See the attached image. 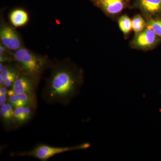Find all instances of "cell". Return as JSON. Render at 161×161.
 Here are the masks:
<instances>
[{
    "label": "cell",
    "mask_w": 161,
    "mask_h": 161,
    "mask_svg": "<svg viewBox=\"0 0 161 161\" xmlns=\"http://www.w3.org/2000/svg\"><path fill=\"white\" fill-rule=\"evenodd\" d=\"M51 69L42 98L48 104L68 105L80 92L83 81L82 72L69 60L53 64Z\"/></svg>",
    "instance_id": "6da1fadb"
},
{
    "label": "cell",
    "mask_w": 161,
    "mask_h": 161,
    "mask_svg": "<svg viewBox=\"0 0 161 161\" xmlns=\"http://www.w3.org/2000/svg\"><path fill=\"white\" fill-rule=\"evenodd\" d=\"M14 58L22 74L39 78L53 64L46 56L38 54L24 46L14 52Z\"/></svg>",
    "instance_id": "7a4b0ae2"
},
{
    "label": "cell",
    "mask_w": 161,
    "mask_h": 161,
    "mask_svg": "<svg viewBox=\"0 0 161 161\" xmlns=\"http://www.w3.org/2000/svg\"><path fill=\"white\" fill-rule=\"evenodd\" d=\"M91 145L89 143H84L77 146L65 147H55L46 144H41L38 145L29 151L19 152L14 154L13 155L32 157L41 161H46L57 154L68 151L87 149Z\"/></svg>",
    "instance_id": "3957f363"
},
{
    "label": "cell",
    "mask_w": 161,
    "mask_h": 161,
    "mask_svg": "<svg viewBox=\"0 0 161 161\" xmlns=\"http://www.w3.org/2000/svg\"><path fill=\"white\" fill-rule=\"evenodd\" d=\"M0 42L13 52L23 47L22 37L16 28L3 20L0 25Z\"/></svg>",
    "instance_id": "277c9868"
},
{
    "label": "cell",
    "mask_w": 161,
    "mask_h": 161,
    "mask_svg": "<svg viewBox=\"0 0 161 161\" xmlns=\"http://www.w3.org/2000/svg\"><path fill=\"white\" fill-rule=\"evenodd\" d=\"M40 78L22 74L11 87L14 94H36Z\"/></svg>",
    "instance_id": "5b68a950"
},
{
    "label": "cell",
    "mask_w": 161,
    "mask_h": 161,
    "mask_svg": "<svg viewBox=\"0 0 161 161\" xmlns=\"http://www.w3.org/2000/svg\"><path fill=\"white\" fill-rule=\"evenodd\" d=\"M157 41V36L153 30L147 26L142 31L135 36L133 43L141 49H148L154 46Z\"/></svg>",
    "instance_id": "8992f818"
},
{
    "label": "cell",
    "mask_w": 161,
    "mask_h": 161,
    "mask_svg": "<svg viewBox=\"0 0 161 161\" xmlns=\"http://www.w3.org/2000/svg\"><path fill=\"white\" fill-rule=\"evenodd\" d=\"M8 102L14 108L19 107H31L36 109L37 107L36 94H13L8 96Z\"/></svg>",
    "instance_id": "52a82bcc"
},
{
    "label": "cell",
    "mask_w": 161,
    "mask_h": 161,
    "mask_svg": "<svg viewBox=\"0 0 161 161\" xmlns=\"http://www.w3.org/2000/svg\"><path fill=\"white\" fill-rule=\"evenodd\" d=\"M14 112V108L8 102L1 107L0 117L2 125L5 131L17 129Z\"/></svg>",
    "instance_id": "ba28073f"
},
{
    "label": "cell",
    "mask_w": 161,
    "mask_h": 161,
    "mask_svg": "<svg viewBox=\"0 0 161 161\" xmlns=\"http://www.w3.org/2000/svg\"><path fill=\"white\" fill-rule=\"evenodd\" d=\"M22 74L19 67L14 61L7 64L4 70L0 73L4 79L3 85L7 88H11Z\"/></svg>",
    "instance_id": "9c48e42d"
},
{
    "label": "cell",
    "mask_w": 161,
    "mask_h": 161,
    "mask_svg": "<svg viewBox=\"0 0 161 161\" xmlns=\"http://www.w3.org/2000/svg\"><path fill=\"white\" fill-rule=\"evenodd\" d=\"M9 20L10 24L15 28L26 26L29 21L28 12L22 8L13 9L9 14Z\"/></svg>",
    "instance_id": "30bf717a"
},
{
    "label": "cell",
    "mask_w": 161,
    "mask_h": 161,
    "mask_svg": "<svg viewBox=\"0 0 161 161\" xmlns=\"http://www.w3.org/2000/svg\"><path fill=\"white\" fill-rule=\"evenodd\" d=\"M36 108L31 107H19L14 108V117L16 128L23 126L31 120Z\"/></svg>",
    "instance_id": "8fae6325"
},
{
    "label": "cell",
    "mask_w": 161,
    "mask_h": 161,
    "mask_svg": "<svg viewBox=\"0 0 161 161\" xmlns=\"http://www.w3.org/2000/svg\"><path fill=\"white\" fill-rule=\"evenodd\" d=\"M107 13L117 14L124 9L123 0H100L96 3Z\"/></svg>",
    "instance_id": "7c38bea8"
},
{
    "label": "cell",
    "mask_w": 161,
    "mask_h": 161,
    "mask_svg": "<svg viewBox=\"0 0 161 161\" xmlns=\"http://www.w3.org/2000/svg\"><path fill=\"white\" fill-rule=\"evenodd\" d=\"M138 5L148 14H156L161 10V0H138Z\"/></svg>",
    "instance_id": "4fadbf2b"
},
{
    "label": "cell",
    "mask_w": 161,
    "mask_h": 161,
    "mask_svg": "<svg viewBox=\"0 0 161 161\" xmlns=\"http://www.w3.org/2000/svg\"><path fill=\"white\" fill-rule=\"evenodd\" d=\"M119 26L121 31L125 34H127L132 29V20L126 15L122 16L119 20Z\"/></svg>",
    "instance_id": "5bb4252c"
},
{
    "label": "cell",
    "mask_w": 161,
    "mask_h": 161,
    "mask_svg": "<svg viewBox=\"0 0 161 161\" xmlns=\"http://www.w3.org/2000/svg\"><path fill=\"white\" fill-rule=\"evenodd\" d=\"M132 21V29L137 33L144 30L147 26L145 20L140 15L135 16Z\"/></svg>",
    "instance_id": "9a60e30c"
},
{
    "label": "cell",
    "mask_w": 161,
    "mask_h": 161,
    "mask_svg": "<svg viewBox=\"0 0 161 161\" xmlns=\"http://www.w3.org/2000/svg\"><path fill=\"white\" fill-rule=\"evenodd\" d=\"M147 26L152 28L157 36L161 37V20H150L147 23Z\"/></svg>",
    "instance_id": "2e32d148"
},
{
    "label": "cell",
    "mask_w": 161,
    "mask_h": 161,
    "mask_svg": "<svg viewBox=\"0 0 161 161\" xmlns=\"http://www.w3.org/2000/svg\"><path fill=\"white\" fill-rule=\"evenodd\" d=\"M8 94L0 95V107L3 106L6 103L8 102Z\"/></svg>",
    "instance_id": "e0dca14e"
},
{
    "label": "cell",
    "mask_w": 161,
    "mask_h": 161,
    "mask_svg": "<svg viewBox=\"0 0 161 161\" xmlns=\"http://www.w3.org/2000/svg\"><path fill=\"white\" fill-rule=\"evenodd\" d=\"M8 88L6 86L3 85L0 86V95L8 94Z\"/></svg>",
    "instance_id": "ac0fdd59"
},
{
    "label": "cell",
    "mask_w": 161,
    "mask_h": 161,
    "mask_svg": "<svg viewBox=\"0 0 161 161\" xmlns=\"http://www.w3.org/2000/svg\"><path fill=\"white\" fill-rule=\"evenodd\" d=\"M6 64H7L0 62V73L3 71L4 69H5Z\"/></svg>",
    "instance_id": "d6986e66"
},
{
    "label": "cell",
    "mask_w": 161,
    "mask_h": 161,
    "mask_svg": "<svg viewBox=\"0 0 161 161\" xmlns=\"http://www.w3.org/2000/svg\"><path fill=\"white\" fill-rule=\"evenodd\" d=\"M94 1L95 2V3H98V2H99L100 0H94Z\"/></svg>",
    "instance_id": "ffe728a7"
},
{
    "label": "cell",
    "mask_w": 161,
    "mask_h": 161,
    "mask_svg": "<svg viewBox=\"0 0 161 161\" xmlns=\"http://www.w3.org/2000/svg\"><path fill=\"white\" fill-rule=\"evenodd\" d=\"M127 1H129V0H127Z\"/></svg>",
    "instance_id": "44dd1931"
}]
</instances>
